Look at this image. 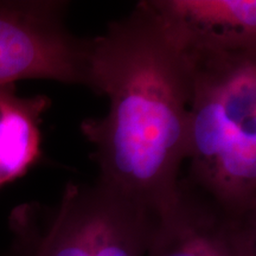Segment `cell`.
Returning <instances> with one entry per match:
<instances>
[{
    "label": "cell",
    "instance_id": "6da1fadb",
    "mask_svg": "<svg viewBox=\"0 0 256 256\" xmlns=\"http://www.w3.org/2000/svg\"><path fill=\"white\" fill-rule=\"evenodd\" d=\"M191 84L186 44L153 0L90 40L89 88L110 100L106 116L81 124L98 180L158 215L178 194Z\"/></svg>",
    "mask_w": 256,
    "mask_h": 256
},
{
    "label": "cell",
    "instance_id": "7a4b0ae2",
    "mask_svg": "<svg viewBox=\"0 0 256 256\" xmlns=\"http://www.w3.org/2000/svg\"><path fill=\"white\" fill-rule=\"evenodd\" d=\"M188 50L192 84L183 179L226 209L256 212V48Z\"/></svg>",
    "mask_w": 256,
    "mask_h": 256
},
{
    "label": "cell",
    "instance_id": "3957f363",
    "mask_svg": "<svg viewBox=\"0 0 256 256\" xmlns=\"http://www.w3.org/2000/svg\"><path fill=\"white\" fill-rule=\"evenodd\" d=\"M158 214L98 180L69 183L58 206L42 216L14 215L22 256H146Z\"/></svg>",
    "mask_w": 256,
    "mask_h": 256
},
{
    "label": "cell",
    "instance_id": "277c9868",
    "mask_svg": "<svg viewBox=\"0 0 256 256\" xmlns=\"http://www.w3.org/2000/svg\"><path fill=\"white\" fill-rule=\"evenodd\" d=\"M68 2H0V86L48 80L89 87L90 40L66 28Z\"/></svg>",
    "mask_w": 256,
    "mask_h": 256
},
{
    "label": "cell",
    "instance_id": "5b68a950",
    "mask_svg": "<svg viewBox=\"0 0 256 256\" xmlns=\"http://www.w3.org/2000/svg\"><path fill=\"white\" fill-rule=\"evenodd\" d=\"M146 256H256V212L226 209L180 178Z\"/></svg>",
    "mask_w": 256,
    "mask_h": 256
},
{
    "label": "cell",
    "instance_id": "8992f818",
    "mask_svg": "<svg viewBox=\"0 0 256 256\" xmlns=\"http://www.w3.org/2000/svg\"><path fill=\"white\" fill-rule=\"evenodd\" d=\"M188 46L202 50L256 48L254 0H153Z\"/></svg>",
    "mask_w": 256,
    "mask_h": 256
},
{
    "label": "cell",
    "instance_id": "52a82bcc",
    "mask_svg": "<svg viewBox=\"0 0 256 256\" xmlns=\"http://www.w3.org/2000/svg\"><path fill=\"white\" fill-rule=\"evenodd\" d=\"M46 96H19L14 84L0 86V188L24 176L40 159V124Z\"/></svg>",
    "mask_w": 256,
    "mask_h": 256
}]
</instances>
